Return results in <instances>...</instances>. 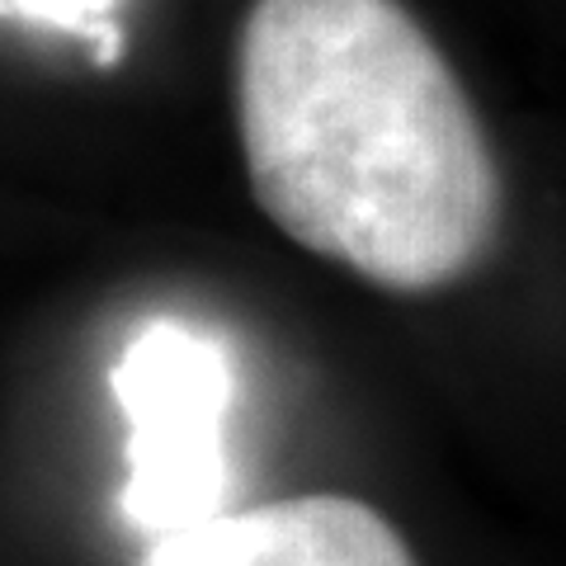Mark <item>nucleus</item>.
<instances>
[{
  "instance_id": "4",
  "label": "nucleus",
  "mask_w": 566,
  "mask_h": 566,
  "mask_svg": "<svg viewBox=\"0 0 566 566\" xmlns=\"http://www.w3.org/2000/svg\"><path fill=\"white\" fill-rule=\"evenodd\" d=\"M114 6L118 0H0V14L6 20L76 33V39L95 48L99 66H114L123 57V33L114 29Z\"/></svg>"
},
{
  "instance_id": "3",
  "label": "nucleus",
  "mask_w": 566,
  "mask_h": 566,
  "mask_svg": "<svg viewBox=\"0 0 566 566\" xmlns=\"http://www.w3.org/2000/svg\"><path fill=\"white\" fill-rule=\"evenodd\" d=\"M137 566H416L397 524L354 495H289L175 528Z\"/></svg>"
},
{
  "instance_id": "1",
  "label": "nucleus",
  "mask_w": 566,
  "mask_h": 566,
  "mask_svg": "<svg viewBox=\"0 0 566 566\" xmlns=\"http://www.w3.org/2000/svg\"><path fill=\"white\" fill-rule=\"evenodd\" d=\"M237 123L270 222L378 289H449L495 245L491 142L401 0H255Z\"/></svg>"
},
{
  "instance_id": "2",
  "label": "nucleus",
  "mask_w": 566,
  "mask_h": 566,
  "mask_svg": "<svg viewBox=\"0 0 566 566\" xmlns=\"http://www.w3.org/2000/svg\"><path fill=\"white\" fill-rule=\"evenodd\" d=\"M109 382L128 424L118 510L133 534L151 543L222 515L237 406V364L222 335L180 316H151L128 335Z\"/></svg>"
}]
</instances>
